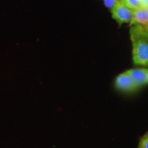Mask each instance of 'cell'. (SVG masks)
<instances>
[{"label":"cell","instance_id":"277c9868","mask_svg":"<svg viewBox=\"0 0 148 148\" xmlns=\"http://www.w3.org/2000/svg\"><path fill=\"white\" fill-rule=\"evenodd\" d=\"M127 72L140 88L141 86L148 85L147 67L134 68L127 70Z\"/></svg>","mask_w":148,"mask_h":148},{"label":"cell","instance_id":"52a82bcc","mask_svg":"<svg viewBox=\"0 0 148 148\" xmlns=\"http://www.w3.org/2000/svg\"><path fill=\"white\" fill-rule=\"evenodd\" d=\"M138 148H148V131L140 137Z\"/></svg>","mask_w":148,"mask_h":148},{"label":"cell","instance_id":"ba28073f","mask_svg":"<svg viewBox=\"0 0 148 148\" xmlns=\"http://www.w3.org/2000/svg\"><path fill=\"white\" fill-rule=\"evenodd\" d=\"M104 5L109 9H112L117 2L118 0H103Z\"/></svg>","mask_w":148,"mask_h":148},{"label":"cell","instance_id":"7a4b0ae2","mask_svg":"<svg viewBox=\"0 0 148 148\" xmlns=\"http://www.w3.org/2000/svg\"><path fill=\"white\" fill-rule=\"evenodd\" d=\"M114 86L119 91L126 93L136 92L138 88H140L127 71L116 76L114 80Z\"/></svg>","mask_w":148,"mask_h":148},{"label":"cell","instance_id":"6da1fadb","mask_svg":"<svg viewBox=\"0 0 148 148\" xmlns=\"http://www.w3.org/2000/svg\"><path fill=\"white\" fill-rule=\"evenodd\" d=\"M132 60L135 65L148 68V34L143 25H133L130 28Z\"/></svg>","mask_w":148,"mask_h":148},{"label":"cell","instance_id":"9c48e42d","mask_svg":"<svg viewBox=\"0 0 148 148\" xmlns=\"http://www.w3.org/2000/svg\"><path fill=\"white\" fill-rule=\"evenodd\" d=\"M141 8H148V0H140Z\"/></svg>","mask_w":148,"mask_h":148},{"label":"cell","instance_id":"5b68a950","mask_svg":"<svg viewBox=\"0 0 148 148\" xmlns=\"http://www.w3.org/2000/svg\"><path fill=\"white\" fill-rule=\"evenodd\" d=\"M130 25H148V8H139L133 10L132 18Z\"/></svg>","mask_w":148,"mask_h":148},{"label":"cell","instance_id":"8992f818","mask_svg":"<svg viewBox=\"0 0 148 148\" xmlns=\"http://www.w3.org/2000/svg\"><path fill=\"white\" fill-rule=\"evenodd\" d=\"M127 8L134 10L136 9L141 8V3L140 0H121Z\"/></svg>","mask_w":148,"mask_h":148},{"label":"cell","instance_id":"3957f363","mask_svg":"<svg viewBox=\"0 0 148 148\" xmlns=\"http://www.w3.org/2000/svg\"><path fill=\"white\" fill-rule=\"evenodd\" d=\"M112 16L119 25L130 23L133 16V10L127 8L121 0H118L111 9Z\"/></svg>","mask_w":148,"mask_h":148},{"label":"cell","instance_id":"30bf717a","mask_svg":"<svg viewBox=\"0 0 148 148\" xmlns=\"http://www.w3.org/2000/svg\"><path fill=\"white\" fill-rule=\"evenodd\" d=\"M143 26L145 27L146 31H147V34H148V25H143Z\"/></svg>","mask_w":148,"mask_h":148}]
</instances>
